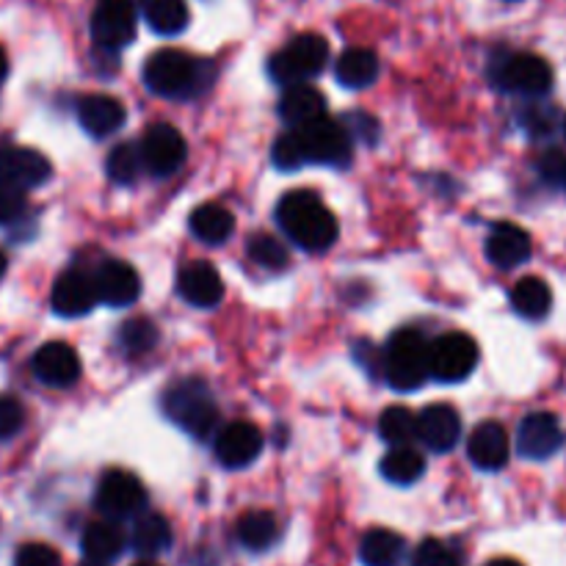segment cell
<instances>
[{
  "label": "cell",
  "instance_id": "6da1fadb",
  "mask_svg": "<svg viewBox=\"0 0 566 566\" xmlns=\"http://www.w3.org/2000/svg\"><path fill=\"white\" fill-rule=\"evenodd\" d=\"M276 221L296 247L326 252L337 241V219L313 191H291L276 205Z\"/></svg>",
  "mask_w": 566,
  "mask_h": 566
},
{
  "label": "cell",
  "instance_id": "7a4b0ae2",
  "mask_svg": "<svg viewBox=\"0 0 566 566\" xmlns=\"http://www.w3.org/2000/svg\"><path fill=\"white\" fill-rule=\"evenodd\" d=\"M164 412L180 426L186 434L205 440L213 434L216 420H219V407H216L210 387L202 379H182L175 381L164 392Z\"/></svg>",
  "mask_w": 566,
  "mask_h": 566
},
{
  "label": "cell",
  "instance_id": "3957f363",
  "mask_svg": "<svg viewBox=\"0 0 566 566\" xmlns=\"http://www.w3.org/2000/svg\"><path fill=\"white\" fill-rule=\"evenodd\" d=\"M202 61L182 50H158L144 64V83L160 97H193L205 83Z\"/></svg>",
  "mask_w": 566,
  "mask_h": 566
},
{
  "label": "cell",
  "instance_id": "277c9868",
  "mask_svg": "<svg viewBox=\"0 0 566 566\" xmlns=\"http://www.w3.org/2000/svg\"><path fill=\"white\" fill-rule=\"evenodd\" d=\"M385 376L396 390H418L431 376L429 343L420 332L401 329L392 335L385 354Z\"/></svg>",
  "mask_w": 566,
  "mask_h": 566
},
{
  "label": "cell",
  "instance_id": "5b68a950",
  "mask_svg": "<svg viewBox=\"0 0 566 566\" xmlns=\"http://www.w3.org/2000/svg\"><path fill=\"white\" fill-rule=\"evenodd\" d=\"M326 61H329L326 39L321 33H298L285 50H280L271 59L269 72L276 83L293 86V83H304L318 75L326 66Z\"/></svg>",
  "mask_w": 566,
  "mask_h": 566
},
{
  "label": "cell",
  "instance_id": "8992f818",
  "mask_svg": "<svg viewBox=\"0 0 566 566\" xmlns=\"http://www.w3.org/2000/svg\"><path fill=\"white\" fill-rule=\"evenodd\" d=\"M302 144V153L307 164H324V166H346L352 164V136L340 122L329 119V116H318V119L307 122L302 127H293Z\"/></svg>",
  "mask_w": 566,
  "mask_h": 566
},
{
  "label": "cell",
  "instance_id": "52a82bcc",
  "mask_svg": "<svg viewBox=\"0 0 566 566\" xmlns=\"http://www.w3.org/2000/svg\"><path fill=\"white\" fill-rule=\"evenodd\" d=\"M475 365H479V346L470 335L448 332V335L429 343V368L437 381L457 385L473 374Z\"/></svg>",
  "mask_w": 566,
  "mask_h": 566
},
{
  "label": "cell",
  "instance_id": "ba28073f",
  "mask_svg": "<svg viewBox=\"0 0 566 566\" xmlns=\"http://www.w3.org/2000/svg\"><path fill=\"white\" fill-rule=\"evenodd\" d=\"M142 0H99L92 14V39L103 50H122L136 36Z\"/></svg>",
  "mask_w": 566,
  "mask_h": 566
},
{
  "label": "cell",
  "instance_id": "9c48e42d",
  "mask_svg": "<svg viewBox=\"0 0 566 566\" xmlns=\"http://www.w3.org/2000/svg\"><path fill=\"white\" fill-rule=\"evenodd\" d=\"M144 503H147V492H144L142 481L127 470H108L99 479L94 506L108 520L133 517V514L142 512Z\"/></svg>",
  "mask_w": 566,
  "mask_h": 566
},
{
  "label": "cell",
  "instance_id": "30bf717a",
  "mask_svg": "<svg viewBox=\"0 0 566 566\" xmlns=\"http://www.w3.org/2000/svg\"><path fill=\"white\" fill-rule=\"evenodd\" d=\"M497 83L506 92L523 94V97H545L553 88V70L542 55L536 53H514L501 61Z\"/></svg>",
  "mask_w": 566,
  "mask_h": 566
},
{
  "label": "cell",
  "instance_id": "8fae6325",
  "mask_svg": "<svg viewBox=\"0 0 566 566\" xmlns=\"http://www.w3.org/2000/svg\"><path fill=\"white\" fill-rule=\"evenodd\" d=\"M138 149H142L144 166L158 177L175 175V171L186 164L188 155L182 133L177 130V127L166 125V122H158V125L149 127V130L144 133Z\"/></svg>",
  "mask_w": 566,
  "mask_h": 566
},
{
  "label": "cell",
  "instance_id": "7c38bea8",
  "mask_svg": "<svg viewBox=\"0 0 566 566\" xmlns=\"http://www.w3.org/2000/svg\"><path fill=\"white\" fill-rule=\"evenodd\" d=\"M564 446V431L556 415L531 412L517 429V451L531 462H545Z\"/></svg>",
  "mask_w": 566,
  "mask_h": 566
},
{
  "label": "cell",
  "instance_id": "4fadbf2b",
  "mask_svg": "<svg viewBox=\"0 0 566 566\" xmlns=\"http://www.w3.org/2000/svg\"><path fill=\"white\" fill-rule=\"evenodd\" d=\"M53 166L39 149L31 147H6L0 149V182L3 186L25 191L50 180Z\"/></svg>",
  "mask_w": 566,
  "mask_h": 566
},
{
  "label": "cell",
  "instance_id": "5bb4252c",
  "mask_svg": "<svg viewBox=\"0 0 566 566\" xmlns=\"http://www.w3.org/2000/svg\"><path fill=\"white\" fill-rule=\"evenodd\" d=\"M260 451H263V434H260L258 426L247 423V420L224 426L216 437V459L230 470L252 464L260 457Z\"/></svg>",
  "mask_w": 566,
  "mask_h": 566
},
{
  "label": "cell",
  "instance_id": "9a60e30c",
  "mask_svg": "<svg viewBox=\"0 0 566 566\" xmlns=\"http://www.w3.org/2000/svg\"><path fill=\"white\" fill-rule=\"evenodd\" d=\"M94 291L97 302H105L108 307H127L142 296V280L133 265L122 260H105L94 274Z\"/></svg>",
  "mask_w": 566,
  "mask_h": 566
},
{
  "label": "cell",
  "instance_id": "2e32d148",
  "mask_svg": "<svg viewBox=\"0 0 566 566\" xmlns=\"http://www.w3.org/2000/svg\"><path fill=\"white\" fill-rule=\"evenodd\" d=\"M33 374L42 385L48 387H72L81 376V359H77L75 348L66 343H44L36 354H33Z\"/></svg>",
  "mask_w": 566,
  "mask_h": 566
},
{
  "label": "cell",
  "instance_id": "e0dca14e",
  "mask_svg": "<svg viewBox=\"0 0 566 566\" xmlns=\"http://www.w3.org/2000/svg\"><path fill=\"white\" fill-rule=\"evenodd\" d=\"M462 437V418L448 403H434L418 415V440L429 451L448 453Z\"/></svg>",
  "mask_w": 566,
  "mask_h": 566
},
{
  "label": "cell",
  "instance_id": "ac0fdd59",
  "mask_svg": "<svg viewBox=\"0 0 566 566\" xmlns=\"http://www.w3.org/2000/svg\"><path fill=\"white\" fill-rule=\"evenodd\" d=\"M177 291L193 307H216L224 298V282L213 265L193 260L182 265L177 274Z\"/></svg>",
  "mask_w": 566,
  "mask_h": 566
},
{
  "label": "cell",
  "instance_id": "d6986e66",
  "mask_svg": "<svg viewBox=\"0 0 566 566\" xmlns=\"http://www.w3.org/2000/svg\"><path fill=\"white\" fill-rule=\"evenodd\" d=\"M53 310L64 318H81V315L92 313L97 304V291H94V280L83 271H64L59 282L53 285Z\"/></svg>",
  "mask_w": 566,
  "mask_h": 566
},
{
  "label": "cell",
  "instance_id": "ffe728a7",
  "mask_svg": "<svg viewBox=\"0 0 566 566\" xmlns=\"http://www.w3.org/2000/svg\"><path fill=\"white\" fill-rule=\"evenodd\" d=\"M509 451H512V448H509L506 429H503L501 423H495V420L481 423L468 440L470 462H473L479 470H490V473L492 470L506 468Z\"/></svg>",
  "mask_w": 566,
  "mask_h": 566
},
{
  "label": "cell",
  "instance_id": "44dd1931",
  "mask_svg": "<svg viewBox=\"0 0 566 566\" xmlns=\"http://www.w3.org/2000/svg\"><path fill=\"white\" fill-rule=\"evenodd\" d=\"M531 235L517 224H497L486 238V258L497 269H517L531 258Z\"/></svg>",
  "mask_w": 566,
  "mask_h": 566
},
{
  "label": "cell",
  "instance_id": "7402d4cb",
  "mask_svg": "<svg viewBox=\"0 0 566 566\" xmlns=\"http://www.w3.org/2000/svg\"><path fill=\"white\" fill-rule=\"evenodd\" d=\"M77 119L88 136L105 138L125 125V108L119 99L108 97V94H88L77 105Z\"/></svg>",
  "mask_w": 566,
  "mask_h": 566
},
{
  "label": "cell",
  "instance_id": "603a6c76",
  "mask_svg": "<svg viewBox=\"0 0 566 566\" xmlns=\"http://www.w3.org/2000/svg\"><path fill=\"white\" fill-rule=\"evenodd\" d=\"M326 111L324 94L318 92L310 83H293V86L285 88L280 99V116L293 127H302L307 122L318 119Z\"/></svg>",
  "mask_w": 566,
  "mask_h": 566
},
{
  "label": "cell",
  "instance_id": "cb8c5ba5",
  "mask_svg": "<svg viewBox=\"0 0 566 566\" xmlns=\"http://www.w3.org/2000/svg\"><path fill=\"white\" fill-rule=\"evenodd\" d=\"M83 553L86 558H94V562H114V558L122 556L125 551V534H122L119 525L114 520H97V523L88 525L83 531Z\"/></svg>",
  "mask_w": 566,
  "mask_h": 566
},
{
  "label": "cell",
  "instance_id": "d4e9b609",
  "mask_svg": "<svg viewBox=\"0 0 566 566\" xmlns=\"http://www.w3.org/2000/svg\"><path fill=\"white\" fill-rule=\"evenodd\" d=\"M335 77L346 88H365L379 77V59L368 48H352L337 59Z\"/></svg>",
  "mask_w": 566,
  "mask_h": 566
},
{
  "label": "cell",
  "instance_id": "484cf974",
  "mask_svg": "<svg viewBox=\"0 0 566 566\" xmlns=\"http://www.w3.org/2000/svg\"><path fill=\"white\" fill-rule=\"evenodd\" d=\"M512 307L517 310V315L528 321H542L547 318L553 307V293L547 287L545 280L539 276H525L514 285L512 291Z\"/></svg>",
  "mask_w": 566,
  "mask_h": 566
},
{
  "label": "cell",
  "instance_id": "4316f807",
  "mask_svg": "<svg viewBox=\"0 0 566 566\" xmlns=\"http://www.w3.org/2000/svg\"><path fill=\"white\" fill-rule=\"evenodd\" d=\"M171 545V528L160 514H142L130 531V547L144 558H153Z\"/></svg>",
  "mask_w": 566,
  "mask_h": 566
},
{
  "label": "cell",
  "instance_id": "83f0119b",
  "mask_svg": "<svg viewBox=\"0 0 566 566\" xmlns=\"http://www.w3.org/2000/svg\"><path fill=\"white\" fill-rule=\"evenodd\" d=\"M144 20L160 36H177L188 28L186 0H144Z\"/></svg>",
  "mask_w": 566,
  "mask_h": 566
},
{
  "label": "cell",
  "instance_id": "f1b7e54d",
  "mask_svg": "<svg viewBox=\"0 0 566 566\" xmlns=\"http://www.w3.org/2000/svg\"><path fill=\"white\" fill-rule=\"evenodd\" d=\"M232 227H235V219L230 210L216 202L199 205L191 213V232L205 243H224L232 235Z\"/></svg>",
  "mask_w": 566,
  "mask_h": 566
},
{
  "label": "cell",
  "instance_id": "f546056e",
  "mask_svg": "<svg viewBox=\"0 0 566 566\" xmlns=\"http://www.w3.org/2000/svg\"><path fill=\"white\" fill-rule=\"evenodd\" d=\"M238 542H241L247 551L260 553V551H269L271 545L276 542L280 536V523L271 512H247L241 520H238Z\"/></svg>",
  "mask_w": 566,
  "mask_h": 566
},
{
  "label": "cell",
  "instance_id": "4dcf8cb0",
  "mask_svg": "<svg viewBox=\"0 0 566 566\" xmlns=\"http://www.w3.org/2000/svg\"><path fill=\"white\" fill-rule=\"evenodd\" d=\"M403 556V539L387 528H374L363 536L359 558L365 566H398Z\"/></svg>",
  "mask_w": 566,
  "mask_h": 566
},
{
  "label": "cell",
  "instance_id": "1f68e13d",
  "mask_svg": "<svg viewBox=\"0 0 566 566\" xmlns=\"http://www.w3.org/2000/svg\"><path fill=\"white\" fill-rule=\"evenodd\" d=\"M379 470L390 484L409 486L415 481H420V475L426 473V459L412 446H396L381 459Z\"/></svg>",
  "mask_w": 566,
  "mask_h": 566
},
{
  "label": "cell",
  "instance_id": "d6a6232c",
  "mask_svg": "<svg viewBox=\"0 0 566 566\" xmlns=\"http://www.w3.org/2000/svg\"><path fill=\"white\" fill-rule=\"evenodd\" d=\"M381 440L396 446H412L418 440V415L407 407H390L379 418Z\"/></svg>",
  "mask_w": 566,
  "mask_h": 566
},
{
  "label": "cell",
  "instance_id": "836d02e7",
  "mask_svg": "<svg viewBox=\"0 0 566 566\" xmlns=\"http://www.w3.org/2000/svg\"><path fill=\"white\" fill-rule=\"evenodd\" d=\"M144 160L138 144H116L108 155V177L119 186H130L142 175Z\"/></svg>",
  "mask_w": 566,
  "mask_h": 566
},
{
  "label": "cell",
  "instance_id": "e575fe53",
  "mask_svg": "<svg viewBox=\"0 0 566 566\" xmlns=\"http://www.w3.org/2000/svg\"><path fill=\"white\" fill-rule=\"evenodd\" d=\"M116 340H119V346L125 348L127 354L153 352L155 343H158V329H155V324H149V321L133 318L127 321V324H122Z\"/></svg>",
  "mask_w": 566,
  "mask_h": 566
},
{
  "label": "cell",
  "instance_id": "d590c367",
  "mask_svg": "<svg viewBox=\"0 0 566 566\" xmlns=\"http://www.w3.org/2000/svg\"><path fill=\"white\" fill-rule=\"evenodd\" d=\"M249 258L258 265L271 271H280L287 265V249L274 235H252L249 241Z\"/></svg>",
  "mask_w": 566,
  "mask_h": 566
},
{
  "label": "cell",
  "instance_id": "8d00e7d4",
  "mask_svg": "<svg viewBox=\"0 0 566 566\" xmlns=\"http://www.w3.org/2000/svg\"><path fill=\"white\" fill-rule=\"evenodd\" d=\"M271 160H274L276 169H282V171H296L307 164V160H304L302 144H298L296 130H291V133H285V136L276 138L274 149H271Z\"/></svg>",
  "mask_w": 566,
  "mask_h": 566
},
{
  "label": "cell",
  "instance_id": "74e56055",
  "mask_svg": "<svg viewBox=\"0 0 566 566\" xmlns=\"http://www.w3.org/2000/svg\"><path fill=\"white\" fill-rule=\"evenodd\" d=\"M415 566H462V558L457 556L453 547H448L440 539H426L415 551Z\"/></svg>",
  "mask_w": 566,
  "mask_h": 566
},
{
  "label": "cell",
  "instance_id": "f35d334b",
  "mask_svg": "<svg viewBox=\"0 0 566 566\" xmlns=\"http://www.w3.org/2000/svg\"><path fill=\"white\" fill-rule=\"evenodd\" d=\"M556 111L547 108V105H528V111L523 114V125L525 130L531 133L534 138H545L556 130Z\"/></svg>",
  "mask_w": 566,
  "mask_h": 566
},
{
  "label": "cell",
  "instance_id": "ab89813d",
  "mask_svg": "<svg viewBox=\"0 0 566 566\" xmlns=\"http://www.w3.org/2000/svg\"><path fill=\"white\" fill-rule=\"evenodd\" d=\"M14 566H61V556L50 545L31 542V545H22L17 551Z\"/></svg>",
  "mask_w": 566,
  "mask_h": 566
},
{
  "label": "cell",
  "instance_id": "60d3db41",
  "mask_svg": "<svg viewBox=\"0 0 566 566\" xmlns=\"http://www.w3.org/2000/svg\"><path fill=\"white\" fill-rule=\"evenodd\" d=\"M25 423V409L17 398H0V440H9Z\"/></svg>",
  "mask_w": 566,
  "mask_h": 566
},
{
  "label": "cell",
  "instance_id": "b9f144b4",
  "mask_svg": "<svg viewBox=\"0 0 566 566\" xmlns=\"http://www.w3.org/2000/svg\"><path fill=\"white\" fill-rule=\"evenodd\" d=\"M22 210H25V197H22V191L0 182V224L17 221L22 216Z\"/></svg>",
  "mask_w": 566,
  "mask_h": 566
},
{
  "label": "cell",
  "instance_id": "7bdbcfd3",
  "mask_svg": "<svg viewBox=\"0 0 566 566\" xmlns=\"http://www.w3.org/2000/svg\"><path fill=\"white\" fill-rule=\"evenodd\" d=\"M348 136H359L365 144H374L379 138V122L368 114H348L346 119Z\"/></svg>",
  "mask_w": 566,
  "mask_h": 566
},
{
  "label": "cell",
  "instance_id": "ee69618b",
  "mask_svg": "<svg viewBox=\"0 0 566 566\" xmlns=\"http://www.w3.org/2000/svg\"><path fill=\"white\" fill-rule=\"evenodd\" d=\"M566 169V153H558V149H551V153L542 155L539 171L551 186H562V177Z\"/></svg>",
  "mask_w": 566,
  "mask_h": 566
},
{
  "label": "cell",
  "instance_id": "f6af8a7d",
  "mask_svg": "<svg viewBox=\"0 0 566 566\" xmlns=\"http://www.w3.org/2000/svg\"><path fill=\"white\" fill-rule=\"evenodd\" d=\"M486 566H523V564L514 562V558H495V562H490Z\"/></svg>",
  "mask_w": 566,
  "mask_h": 566
},
{
  "label": "cell",
  "instance_id": "bcb514c9",
  "mask_svg": "<svg viewBox=\"0 0 566 566\" xmlns=\"http://www.w3.org/2000/svg\"><path fill=\"white\" fill-rule=\"evenodd\" d=\"M6 72H9V59H6L3 48H0V81H3V77H6Z\"/></svg>",
  "mask_w": 566,
  "mask_h": 566
},
{
  "label": "cell",
  "instance_id": "7dc6e473",
  "mask_svg": "<svg viewBox=\"0 0 566 566\" xmlns=\"http://www.w3.org/2000/svg\"><path fill=\"white\" fill-rule=\"evenodd\" d=\"M6 269H9V263H6V254H3V252H0V280H3Z\"/></svg>",
  "mask_w": 566,
  "mask_h": 566
},
{
  "label": "cell",
  "instance_id": "c3c4849f",
  "mask_svg": "<svg viewBox=\"0 0 566 566\" xmlns=\"http://www.w3.org/2000/svg\"><path fill=\"white\" fill-rule=\"evenodd\" d=\"M77 566H108L105 562H94V558H86V562H81Z\"/></svg>",
  "mask_w": 566,
  "mask_h": 566
},
{
  "label": "cell",
  "instance_id": "681fc988",
  "mask_svg": "<svg viewBox=\"0 0 566 566\" xmlns=\"http://www.w3.org/2000/svg\"><path fill=\"white\" fill-rule=\"evenodd\" d=\"M133 566H158V564H153V562H138V564H133Z\"/></svg>",
  "mask_w": 566,
  "mask_h": 566
},
{
  "label": "cell",
  "instance_id": "f907efd6",
  "mask_svg": "<svg viewBox=\"0 0 566 566\" xmlns=\"http://www.w3.org/2000/svg\"><path fill=\"white\" fill-rule=\"evenodd\" d=\"M562 188H566V169H564V177H562Z\"/></svg>",
  "mask_w": 566,
  "mask_h": 566
},
{
  "label": "cell",
  "instance_id": "816d5d0a",
  "mask_svg": "<svg viewBox=\"0 0 566 566\" xmlns=\"http://www.w3.org/2000/svg\"><path fill=\"white\" fill-rule=\"evenodd\" d=\"M564 133H566V119H564Z\"/></svg>",
  "mask_w": 566,
  "mask_h": 566
}]
</instances>
